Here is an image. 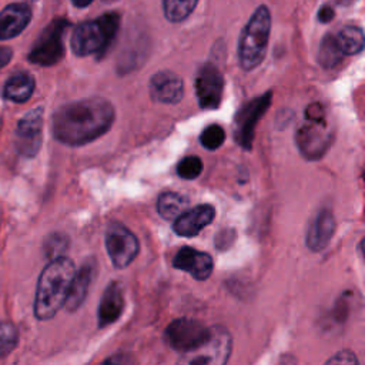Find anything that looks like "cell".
Returning a JSON list of instances; mask_svg holds the SVG:
<instances>
[{
	"label": "cell",
	"instance_id": "16",
	"mask_svg": "<svg viewBox=\"0 0 365 365\" xmlns=\"http://www.w3.org/2000/svg\"><path fill=\"white\" fill-rule=\"evenodd\" d=\"M31 20V9L26 3H13L0 11V40L19 36Z\"/></svg>",
	"mask_w": 365,
	"mask_h": 365
},
{
	"label": "cell",
	"instance_id": "17",
	"mask_svg": "<svg viewBox=\"0 0 365 365\" xmlns=\"http://www.w3.org/2000/svg\"><path fill=\"white\" fill-rule=\"evenodd\" d=\"M335 231V218L328 208L321 210L312 220L307 232V245L311 251L319 252L324 250Z\"/></svg>",
	"mask_w": 365,
	"mask_h": 365
},
{
	"label": "cell",
	"instance_id": "8",
	"mask_svg": "<svg viewBox=\"0 0 365 365\" xmlns=\"http://www.w3.org/2000/svg\"><path fill=\"white\" fill-rule=\"evenodd\" d=\"M210 328L197 319L178 318L168 324L164 331L165 342L175 351L188 352L200 346L208 336Z\"/></svg>",
	"mask_w": 365,
	"mask_h": 365
},
{
	"label": "cell",
	"instance_id": "4",
	"mask_svg": "<svg viewBox=\"0 0 365 365\" xmlns=\"http://www.w3.org/2000/svg\"><path fill=\"white\" fill-rule=\"evenodd\" d=\"M269 33L271 13L267 6L261 4L244 26L238 43V60L245 71H251L262 63L268 47Z\"/></svg>",
	"mask_w": 365,
	"mask_h": 365
},
{
	"label": "cell",
	"instance_id": "34",
	"mask_svg": "<svg viewBox=\"0 0 365 365\" xmlns=\"http://www.w3.org/2000/svg\"><path fill=\"white\" fill-rule=\"evenodd\" d=\"M26 1H29V3H33V1H37V0H26Z\"/></svg>",
	"mask_w": 365,
	"mask_h": 365
},
{
	"label": "cell",
	"instance_id": "10",
	"mask_svg": "<svg viewBox=\"0 0 365 365\" xmlns=\"http://www.w3.org/2000/svg\"><path fill=\"white\" fill-rule=\"evenodd\" d=\"M194 86L198 104L202 108L211 110L220 106L222 98L224 78L212 63H205L198 68Z\"/></svg>",
	"mask_w": 365,
	"mask_h": 365
},
{
	"label": "cell",
	"instance_id": "28",
	"mask_svg": "<svg viewBox=\"0 0 365 365\" xmlns=\"http://www.w3.org/2000/svg\"><path fill=\"white\" fill-rule=\"evenodd\" d=\"M67 245H68L67 237L63 235V234L56 232V234H51V235H48L46 238V241H44V252H46V255L50 259H53V258L61 257L63 252L66 251Z\"/></svg>",
	"mask_w": 365,
	"mask_h": 365
},
{
	"label": "cell",
	"instance_id": "2",
	"mask_svg": "<svg viewBox=\"0 0 365 365\" xmlns=\"http://www.w3.org/2000/svg\"><path fill=\"white\" fill-rule=\"evenodd\" d=\"M74 274V262L64 255L53 258L43 268L34 298V315L37 319H51L60 311L68 297Z\"/></svg>",
	"mask_w": 365,
	"mask_h": 365
},
{
	"label": "cell",
	"instance_id": "25",
	"mask_svg": "<svg viewBox=\"0 0 365 365\" xmlns=\"http://www.w3.org/2000/svg\"><path fill=\"white\" fill-rule=\"evenodd\" d=\"M19 344V331L10 321L0 322V359L9 355Z\"/></svg>",
	"mask_w": 365,
	"mask_h": 365
},
{
	"label": "cell",
	"instance_id": "9",
	"mask_svg": "<svg viewBox=\"0 0 365 365\" xmlns=\"http://www.w3.org/2000/svg\"><path fill=\"white\" fill-rule=\"evenodd\" d=\"M271 104V91L245 103L235 115V140L247 150L251 148L255 125Z\"/></svg>",
	"mask_w": 365,
	"mask_h": 365
},
{
	"label": "cell",
	"instance_id": "6",
	"mask_svg": "<svg viewBox=\"0 0 365 365\" xmlns=\"http://www.w3.org/2000/svg\"><path fill=\"white\" fill-rule=\"evenodd\" d=\"M70 26L66 19H54L38 36L29 53V61L41 67L57 64L64 56V31Z\"/></svg>",
	"mask_w": 365,
	"mask_h": 365
},
{
	"label": "cell",
	"instance_id": "20",
	"mask_svg": "<svg viewBox=\"0 0 365 365\" xmlns=\"http://www.w3.org/2000/svg\"><path fill=\"white\" fill-rule=\"evenodd\" d=\"M36 87L34 77L26 71H20L13 74L3 87V97L6 100L14 103H24L27 101Z\"/></svg>",
	"mask_w": 365,
	"mask_h": 365
},
{
	"label": "cell",
	"instance_id": "32",
	"mask_svg": "<svg viewBox=\"0 0 365 365\" xmlns=\"http://www.w3.org/2000/svg\"><path fill=\"white\" fill-rule=\"evenodd\" d=\"M91 1H93V0H71V3H73L76 7H78V9L87 7Z\"/></svg>",
	"mask_w": 365,
	"mask_h": 365
},
{
	"label": "cell",
	"instance_id": "29",
	"mask_svg": "<svg viewBox=\"0 0 365 365\" xmlns=\"http://www.w3.org/2000/svg\"><path fill=\"white\" fill-rule=\"evenodd\" d=\"M328 364H356V356L349 351H341L327 361Z\"/></svg>",
	"mask_w": 365,
	"mask_h": 365
},
{
	"label": "cell",
	"instance_id": "7",
	"mask_svg": "<svg viewBox=\"0 0 365 365\" xmlns=\"http://www.w3.org/2000/svg\"><path fill=\"white\" fill-rule=\"evenodd\" d=\"M106 250L115 268H125L137 257L140 244L127 227L120 222H111L106 231Z\"/></svg>",
	"mask_w": 365,
	"mask_h": 365
},
{
	"label": "cell",
	"instance_id": "18",
	"mask_svg": "<svg viewBox=\"0 0 365 365\" xmlns=\"http://www.w3.org/2000/svg\"><path fill=\"white\" fill-rule=\"evenodd\" d=\"M124 309L123 289L118 282H111L103 292L98 305V327H107L115 322Z\"/></svg>",
	"mask_w": 365,
	"mask_h": 365
},
{
	"label": "cell",
	"instance_id": "12",
	"mask_svg": "<svg viewBox=\"0 0 365 365\" xmlns=\"http://www.w3.org/2000/svg\"><path fill=\"white\" fill-rule=\"evenodd\" d=\"M150 96L161 104H177L184 96V84L180 76L170 70L155 73L150 80Z\"/></svg>",
	"mask_w": 365,
	"mask_h": 365
},
{
	"label": "cell",
	"instance_id": "15",
	"mask_svg": "<svg viewBox=\"0 0 365 365\" xmlns=\"http://www.w3.org/2000/svg\"><path fill=\"white\" fill-rule=\"evenodd\" d=\"M215 210L211 204H201L194 208L185 210L180 217L174 220V232L181 237H194L204 227L212 222Z\"/></svg>",
	"mask_w": 365,
	"mask_h": 365
},
{
	"label": "cell",
	"instance_id": "23",
	"mask_svg": "<svg viewBox=\"0 0 365 365\" xmlns=\"http://www.w3.org/2000/svg\"><path fill=\"white\" fill-rule=\"evenodd\" d=\"M338 43L345 56H354L364 50L365 47V34L362 29L356 26H346L336 34Z\"/></svg>",
	"mask_w": 365,
	"mask_h": 365
},
{
	"label": "cell",
	"instance_id": "19",
	"mask_svg": "<svg viewBox=\"0 0 365 365\" xmlns=\"http://www.w3.org/2000/svg\"><path fill=\"white\" fill-rule=\"evenodd\" d=\"M96 277V261H86L78 271H76L68 297L66 299V307L70 311H76L86 299L90 285Z\"/></svg>",
	"mask_w": 365,
	"mask_h": 365
},
{
	"label": "cell",
	"instance_id": "11",
	"mask_svg": "<svg viewBox=\"0 0 365 365\" xmlns=\"http://www.w3.org/2000/svg\"><path fill=\"white\" fill-rule=\"evenodd\" d=\"M43 131V108L30 110L20 118L16 128V148L24 157H34L41 147Z\"/></svg>",
	"mask_w": 365,
	"mask_h": 365
},
{
	"label": "cell",
	"instance_id": "5",
	"mask_svg": "<svg viewBox=\"0 0 365 365\" xmlns=\"http://www.w3.org/2000/svg\"><path fill=\"white\" fill-rule=\"evenodd\" d=\"M231 335L222 327L210 328L207 339L192 351L184 352L180 362L188 365H222L231 354Z\"/></svg>",
	"mask_w": 365,
	"mask_h": 365
},
{
	"label": "cell",
	"instance_id": "21",
	"mask_svg": "<svg viewBox=\"0 0 365 365\" xmlns=\"http://www.w3.org/2000/svg\"><path fill=\"white\" fill-rule=\"evenodd\" d=\"M188 208V198L180 192L167 191L157 200V211L164 220H175Z\"/></svg>",
	"mask_w": 365,
	"mask_h": 365
},
{
	"label": "cell",
	"instance_id": "1",
	"mask_svg": "<svg viewBox=\"0 0 365 365\" xmlns=\"http://www.w3.org/2000/svg\"><path fill=\"white\" fill-rule=\"evenodd\" d=\"M114 107L103 97H88L61 106L53 115L54 138L78 147L107 133L114 121Z\"/></svg>",
	"mask_w": 365,
	"mask_h": 365
},
{
	"label": "cell",
	"instance_id": "31",
	"mask_svg": "<svg viewBox=\"0 0 365 365\" xmlns=\"http://www.w3.org/2000/svg\"><path fill=\"white\" fill-rule=\"evenodd\" d=\"M13 57V50L9 47H0V68L7 66Z\"/></svg>",
	"mask_w": 365,
	"mask_h": 365
},
{
	"label": "cell",
	"instance_id": "26",
	"mask_svg": "<svg viewBox=\"0 0 365 365\" xmlns=\"http://www.w3.org/2000/svg\"><path fill=\"white\" fill-rule=\"evenodd\" d=\"M225 140V131L218 124H211L205 127L200 135V143L207 150H217L222 145Z\"/></svg>",
	"mask_w": 365,
	"mask_h": 365
},
{
	"label": "cell",
	"instance_id": "24",
	"mask_svg": "<svg viewBox=\"0 0 365 365\" xmlns=\"http://www.w3.org/2000/svg\"><path fill=\"white\" fill-rule=\"evenodd\" d=\"M198 0H163V11L168 21H184L195 9Z\"/></svg>",
	"mask_w": 365,
	"mask_h": 365
},
{
	"label": "cell",
	"instance_id": "30",
	"mask_svg": "<svg viewBox=\"0 0 365 365\" xmlns=\"http://www.w3.org/2000/svg\"><path fill=\"white\" fill-rule=\"evenodd\" d=\"M334 10L329 6H322L318 11V19L321 23H329L334 19Z\"/></svg>",
	"mask_w": 365,
	"mask_h": 365
},
{
	"label": "cell",
	"instance_id": "14",
	"mask_svg": "<svg viewBox=\"0 0 365 365\" xmlns=\"http://www.w3.org/2000/svg\"><path fill=\"white\" fill-rule=\"evenodd\" d=\"M329 138L324 120H308V124L301 127L297 134L298 147L308 158L321 157L328 147Z\"/></svg>",
	"mask_w": 365,
	"mask_h": 365
},
{
	"label": "cell",
	"instance_id": "3",
	"mask_svg": "<svg viewBox=\"0 0 365 365\" xmlns=\"http://www.w3.org/2000/svg\"><path fill=\"white\" fill-rule=\"evenodd\" d=\"M120 27V14L115 11L104 13L96 20L80 23L70 40L71 50L76 56L86 57L90 54H101L114 40Z\"/></svg>",
	"mask_w": 365,
	"mask_h": 365
},
{
	"label": "cell",
	"instance_id": "27",
	"mask_svg": "<svg viewBox=\"0 0 365 365\" xmlns=\"http://www.w3.org/2000/svg\"><path fill=\"white\" fill-rule=\"evenodd\" d=\"M202 161L197 155L184 157L177 165V174L184 180H195L202 173Z\"/></svg>",
	"mask_w": 365,
	"mask_h": 365
},
{
	"label": "cell",
	"instance_id": "33",
	"mask_svg": "<svg viewBox=\"0 0 365 365\" xmlns=\"http://www.w3.org/2000/svg\"><path fill=\"white\" fill-rule=\"evenodd\" d=\"M359 248H361V252H362V255H364V258H365V237H364V240L361 241Z\"/></svg>",
	"mask_w": 365,
	"mask_h": 365
},
{
	"label": "cell",
	"instance_id": "22",
	"mask_svg": "<svg viewBox=\"0 0 365 365\" xmlns=\"http://www.w3.org/2000/svg\"><path fill=\"white\" fill-rule=\"evenodd\" d=\"M344 56L345 54L338 43L336 34H327L319 44V51H318L319 64L324 68H332L341 63Z\"/></svg>",
	"mask_w": 365,
	"mask_h": 365
},
{
	"label": "cell",
	"instance_id": "13",
	"mask_svg": "<svg viewBox=\"0 0 365 365\" xmlns=\"http://www.w3.org/2000/svg\"><path fill=\"white\" fill-rule=\"evenodd\" d=\"M173 267L188 272L198 281H204L211 275L214 262L211 255L204 251H197L191 247H181L173 259Z\"/></svg>",
	"mask_w": 365,
	"mask_h": 365
}]
</instances>
